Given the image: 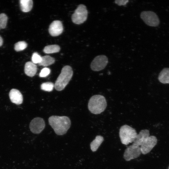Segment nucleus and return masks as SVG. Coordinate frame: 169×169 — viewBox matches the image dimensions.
Segmentation results:
<instances>
[{"instance_id":"obj_1","label":"nucleus","mask_w":169,"mask_h":169,"mask_svg":"<svg viewBox=\"0 0 169 169\" xmlns=\"http://www.w3.org/2000/svg\"><path fill=\"white\" fill-rule=\"evenodd\" d=\"M48 121L49 125L58 135L65 134L71 125L70 120L66 116L52 115L49 118Z\"/></svg>"},{"instance_id":"obj_2","label":"nucleus","mask_w":169,"mask_h":169,"mask_svg":"<svg viewBox=\"0 0 169 169\" xmlns=\"http://www.w3.org/2000/svg\"><path fill=\"white\" fill-rule=\"evenodd\" d=\"M107 105L105 98L101 95H95L90 99L88 108L92 113L98 114L103 112Z\"/></svg>"},{"instance_id":"obj_3","label":"nucleus","mask_w":169,"mask_h":169,"mask_svg":"<svg viewBox=\"0 0 169 169\" xmlns=\"http://www.w3.org/2000/svg\"><path fill=\"white\" fill-rule=\"evenodd\" d=\"M73 75V71L71 66H64L55 81L54 85L55 89L58 91L63 90L71 80Z\"/></svg>"},{"instance_id":"obj_4","label":"nucleus","mask_w":169,"mask_h":169,"mask_svg":"<svg viewBox=\"0 0 169 169\" xmlns=\"http://www.w3.org/2000/svg\"><path fill=\"white\" fill-rule=\"evenodd\" d=\"M119 135L121 143L127 145L133 142L137 134L134 129L128 125H125L120 127Z\"/></svg>"},{"instance_id":"obj_5","label":"nucleus","mask_w":169,"mask_h":169,"mask_svg":"<svg viewBox=\"0 0 169 169\" xmlns=\"http://www.w3.org/2000/svg\"><path fill=\"white\" fill-rule=\"evenodd\" d=\"M88 11L85 6L79 5L72 15V22L76 24H80L84 22L87 19Z\"/></svg>"},{"instance_id":"obj_6","label":"nucleus","mask_w":169,"mask_h":169,"mask_svg":"<svg viewBox=\"0 0 169 169\" xmlns=\"http://www.w3.org/2000/svg\"><path fill=\"white\" fill-rule=\"evenodd\" d=\"M141 18L147 25L153 27L158 26L160 24V19L156 14L152 11H143L140 14Z\"/></svg>"},{"instance_id":"obj_7","label":"nucleus","mask_w":169,"mask_h":169,"mask_svg":"<svg viewBox=\"0 0 169 169\" xmlns=\"http://www.w3.org/2000/svg\"><path fill=\"white\" fill-rule=\"evenodd\" d=\"M108 59L104 55L97 56L92 61L90 64L91 69L95 71H99L103 69L108 63Z\"/></svg>"},{"instance_id":"obj_8","label":"nucleus","mask_w":169,"mask_h":169,"mask_svg":"<svg viewBox=\"0 0 169 169\" xmlns=\"http://www.w3.org/2000/svg\"><path fill=\"white\" fill-rule=\"evenodd\" d=\"M141 153L140 147L132 144L125 149L123 158L126 161H129L138 157Z\"/></svg>"},{"instance_id":"obj_9","label":"nucleus","mask_w":169,"mask_h":169,"mask_svg":"<svg viewBox=\"0 0 169 169\" xmlns=\"http://www.w3.org/2000/svg\"><path fill=\"white\" fill-rule=\"evenodd\" d=\"M45 126L44 120L40 117L33 119L29 124V128L33 133L38 134L40 133L44 129Z\"/></svg>"},{"instance_id":"obj_10","label":"nucleus","mask_w":169,"mask_h":169,"mask_svg":"<svg viewBox=\"0 0 169 169\" xmlns=\"http://www.w3.org/2000/svg\"><path fill=\"white\" fill-rule=\"evenodd\" d=\"M156 137L154 136H150L147 138L141 146V153L144 155L149 153L157 143Z\"/></svg>"},{"instance_id":"obj_11","label":"nucleus","mask_w":169,"mask_h":169,"mask_svg":"<svg viewBox=\"0 0 169 169\" xmlns=\"http://www.w3.org/2000/svg\"><path fill=\"white\" fill-rule=\"evenodd\" d=\"M63 27L61 21L55 20L53 21L50 25L49 31L51 36H57L62 33L63 31Z\"/></svg>"},{"instance_id":"obj_12","label":"nucleus","mask_w":169,"mask_h":169,"mask_svg":"<svg viewBox=\"0 0 169 169\" xmlns=\"http://www.w3.org/2000/svg\"><path fill=\"white\" fill-rule=\"evenodd\" d=\"M9 96L11 101L16 104L20 105L23 102L22 95L17 89H13L11 90L9 93Z\"/></svg>"},{"instance_id":"obj_13","label":"nucleus","mask_w":169,"mask_h":169,"mask_svg":"<svg viewBox=\"0 0 169 169\" xmlns=\"http://www.w3.org/2000/svg\"><path fill=\"white\" fill-rule=\"evenodd\" d=\"M150 136V132L147 129L141 130L133 142L132 145L136 146H141L146 139Z\"/></svg>"},{"instance_id":"obj_14","label":"nucleus","mask_w":169,"mask_h":169,"mask_svg":"<svg viewBox=\"0 0 169 169\" xmlns=\"http://www.w3.org/2000/svg\"><path fill=\"white\" fill-rule=\"evenodd\" d=\"M37 65L32 62H26L24 66V72L28 76L33 77L36 74L37 72Z\"/></svg>"},{"instance_id":"obj_15","label":"nucleus","mask_w":169,"mask_h":169,"mask_svg":"<svg viewBox=\"0 0 169 169\" xmlns=\"http://www.w3.org/2000/svg\"><path fill=\"white\" fill-rule=\"evenodd\" d=\"M158 79L161 83L169 84V68H163L159 73Z\"/></svg>"},{"instance_id":"obj_16","label":"nucleus","mask_w":169,"mask_h":169,"mask_svg":"<svg viewBox=\"0 0 169 169\" xmlns=\"http://www.w3.org/2000/svg\"><path fill=\"white\" fill-rule=\"evenodd\" d=\"M104 140V137L100 135L96 136L90 144L91 150L93 152L96 151Z\"/></svg>"},{"instance_id":"obj_17","label":"nucleus","mask_w":169,"mask_h":169,"mask_svg":"<svg viewBox=\"0 0 169 169\" xmlns=\"http://www.w3.org/2000/svg\"><path fill=\"white\" fill-rule=\"evenodd\" d=\"M20 8L23 12H29L32 9L33 6V2L32 0H20Z\"/></svg>"},{"instance_id":"obj_18","label":"nucleus","mask_w":169,"mask_h":169,"mask_svg":"<svg viewBox=\"0 0 169 169\" xmlns=\"http://www.w3.org/2000/svg\"><path fill=\"white\" fill-rule=\"evenodd\" d=\"M55 61V59L49 55H46L42 57L41 62L38 64L40 66L47 67L53 64Z\"/></svg>"},{"instance_id":"obj_19","label":"nucleus","mask_w":169,"mask_h":169,"mask_svg":"<svg viewBox=\"0 0 169 169\" xmlns=\"http://www.w3.org/2000/svg\"><path fill=\"white\" fill-rule=\"evenodd\" d=\"M60 50V47L58 45L53 44L45 46L43 52L46 54H52L58 52Z\"/></svg>"},{"instance_id":"obj_20","label":"nucleus","mask_w":169,"mask_h":169,"mask_svg":"<svg viewBox=\"0 0 169 169\" xmlns=\"http://www.w3.org/2000/svg\"><path fill=\"white\" fill-rule=\"evenodd\" d=\"M54 86L53 83L48 82L42 83L41 85V89L45 91L50 92L53 90Z\"/></svg>"},{"instance_id":"obj_21","label":"nucleus","mask_w":169,"mask_h":169,"mask_svg":"<svg viewBox=\"0 0 169 169\" xmlns=\"http://www.w3.org/2000/svg\"><path fill=\"white\" fill-rule=\"evenodd\" d=\"M27 46V44L24 41H19L16 43L14 45V49L16 51H22L25 49Z\"/></svg>"},{"instance_id":"obj_22","label":"nucleus","mask_w":169,"mask_h":169,"mask_svg":"<svg viewBox=\"0 0 169 169\" xmlns=\"http://www.w3.org/2000/svg\"><path fill=\"white\" fill-rule=\"evenodd\" d=\"M8 19V17L5 14H0V29H3L6 28Z\"/></svg>"},{"instance_id":"obj_23","label":"nucleus","mask_w":169,"mask_h":169,"mask_svg":"<svg viewBox=\"0 0 169 169\" xmlns=\"http://www.w3.org/2000/svg\"><path fill=\"white\" fill-rule=\"evenodd\" d=\"M42 59V57H41L37 53H34L32 57V62L34 63L39 64L40 63Z\"/></svg>"},{"instance_id":"obj_24","label":"nucleus","mask_w":169,"mask_h":169,"mask_svg":"<svg viewBox=\"0 0 169 169\" xmlns=\"http://www.w3.org/2000/svg\"><path fill=\"white\" fill-rule=\"evenodd\" d=\"M50 69L49 68L45 67L41 70L39 73V76L41 77H46L50 74Z\"/></svg>"},{"instance_id":"obj_25","label":"nucleus","mask_w":169,"mask_h":169,"mask_svg":"<svg viewBox=\"0 0 169 169\" xmlns=\"http://www.w3.org/2000/svg\"><path fill=\"white\" fill-rule=\"evenodd\" d=\"M129 1L128 0H115V3L119 6L125 5Z\"/></svg>"},{"instance_id":"obj_26","label":"nucleus","mask_w":169,"mask_h":169,"mask_svg":"<svg viewBox=\"0 0 169 169\" xmlns=\"http://www.w3.org/2000/svg\"><path fill=\"white\" fill-rule=\"evenodd\" d=\"M3 41L2 37L0 36V47L2 46L3 44Z\"/></svg>"},{"instance_id":"obj_27","label":"nucleus","mask_w":169,"mask_h":169,"mask_svg":"<svg viewBox=\"0 0 169 169\" xmlns=\"http://www.w3.org/2000/svg\"><path fill=\"white\" fill-rule=\"evenodd\" d=\"M168 169H169V166L168 167Z\"/></svg>"}]
</instances>
